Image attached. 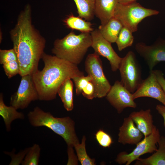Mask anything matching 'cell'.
<instances>
[{"mask_svg":"<svg viewBox=\"0 0 165 165\" xmlns=\"http://www.w3.org/2000/svg\"><path fill=\"white\" fill-rule=\"evenodd\" d=\"M72 79L75 85L76 94L79 95L82 94L83 89L92 80V78L88 75L86 76L83 75L75 76Z\"/></svg>","mask_w":165,"mask_h":165,"instance_id":"4316f807","label":"cell"},{"mask_svg":"<svg viewBox=\"0 0 165 165\" xmlns=\"http://www.w3.org/2000/svg\"><path fill=\"white\" fill-rule=\"evenodd\" d=\"M86 137L82 136L81 143L74 146L78 160L82 165H95V160L91 158L87 153L86 148Z\"/></svg>","mask_w":165,"mask_h":165,"instance_id":"603a6c76","label":"cell"},{"mask_svg":"<svg viewBox=\"0 0 165 165\" xmlns=\"http://www.w3.org/2000/svg\"><path fill=\"white\" fill-rule=\"evenodd\" d=\"M2 65L5 74L8 78L19 74L20 67L18 60L8 62Z\"/></svg>","mask_w":165,"mask_h":165,"instance_id":"484cf974","label":"cell"},{"mask_svg":"<svg viewBox=\"0 0 165 165\" xmlns=\"http://www.w3.org/2000/svg\"><path fill=\"white\" fill-rule=\"evenodd\" d=\"M144 135L135 125L131 117L125 118L119 129L118 141L123 145H136L142 139Z\"/></svg>","mask_w":165,"mask_h":165,"instance_id":"5bb4252c","label":"cell"},{"mask_svg":"<svg viewBox=\"0 0 165 165\" xmlns=\"http://www.w3.org/2000/svg\"><path fill=\"white\" fill-rule=\"evenodd\" d=\"M18 60L16 54L14 49L0 50V64H4L12 61Z\"/></svg>","mask_w":165,"mask_h":165,"instance_id":"f1b7e54d","label":"cell"},{"mask_svg":"<svg viewBox=\"0 0 165 165\" xmlns=\"http://www.w3.org/2000/svg\"><path fill=\"white\" fill-rule=\"evenodd\" d=\"M63 21L67 28L81 32L90 33L94 30L90 22L83 20L79 16H75L72 14L68 15Z\"/></svg>","mask_w":165,"mask_h":165,"instance_id":"44dd1931","label":"cell"},{"mask_svg":"<svg viewBox=\"0 0 165 165\" xmlns=\"http://www.w3.org/2000/svg\"><path fill=\"white\" fill-rule=\"evenodd\" d=\"M82 94L84 97L89 100H92L95 98V87L92 80L89 82L83 89Z\"/></svg>","mask_w":165,"mask_h":165,"instance_id":"4dcf8cb0","label":"cell"},{"mask_svg":"<svg viewBox=\"0 0 165 165\" xmlns=\"http://www.w3.org/2000/svg\"><path fill=\"white\" fill-rule=\"evenodd\" d=\"M95 137L99 145L104 148L109 147L113 142L110 136L102 129L96 132Z\"/></svg>","mask_w":165,"mask_h":165,"instance_id":"83f0119b","label":"cell"},{"mask_svg":"<svg viewBox=\"0 0 165 165\" xmlns=\"http://www.w3.org/2000/svg\"><path fill=\"white\" fill-rule=\"evenodd\" d=\"M153 71L165 94V78L163 73L159 70H153Z\"/></svg>","mask_w":165,"mask_h":165,"instance_id":"d6a6232c","label":"cell"},{"mask_svg":"<svg viewBox=\"0 0 165 165\" xmlns=\"http://www.w3.org/2000/svg\"><path fill=\"white\" fill-rule=\"evenodd\" d=\"M132 33L126 27H123L116 42L119 51L132 45L134 41Z\"/></svg>","mask_w":165,"mask_h":165,"instance_id":"cb8c5ba5","label":"cell"},{"mask_svg":"<svg viewBox=\"0 0 165 165\" xmlns=\"http://www.w3.org/2000/svg\"><path fill=\"white\" fill-rule=\"evenodd\" d=\"M159 13L158 11L145 8L135 1L125 4L118 3L113 17L133 33L137 31L138 24L143 19Z\"/></svg>","mask_w":165,"mask_h":165,"instance_id":"5b68a950","label":"cell"},{"mask_svg":"<svg viewBox=\"0 0 165 165\" xmlns=\"http://www.w3.org/2000/svg\"><path fill=\"white\" fill-rule=\"evenodd\" d=\"M129 116L144 137L148 136L152 132L155 126L153 124L152 116L150 109L133 112Z\"/></svg>","mask_w":165,"mask_h":165,"instance_id":"9a60e30c","label":"cell"},{"mask_svg":"<svg viewBox=\"0 0 165 165\" xmlns=\"http://www.w3.org/2000/svg\"><path fill=\"white\" fill-rule=\"evenodd\" d=\"M85 68L94 85L95 98L106 97L112 86L104 74L99 56L95 52L88 54L85 61Z\"/></svg>","mask_w":165,"mask_h":165,"instance_id":"52a82bcc","label":"cell"},{"mask_svg":"<svg viewBox=\"0 0 165 165\" xmlns=\"http://www.w3.org/2000/svg\"><path fill=\"white\" fill-rule=\"evenodd\" d=\"M118 69L121 83L131 93H133L143 80L141 68L134 52L129 51L122 58Z\"/></svg>","mask_w":165,"mask_h":165,"instance_id":"8992f818","label":"cell"},{"mask_svg":"<svg viewBox=\"0 0 165 165\" xmlns=\"http://www.w3.org/2000/svg\"><path fill=\"white\" fill-rule=\"evenodd\" d=\"M156 108L158 113L163 117L165 127V106L163 105H157L156 106Z\"/></svg>","mask_w":165,"mask_h":165,"instance_id":"836d02e7","label":"cell"},{"mask_svg":"<svg viewBox=\"0 0 165 165\" xmlns=\"http://www.w3.org/2000/svg\"><path fill=\"white\" fill-rule=\"evenodd\" d=\"M29 149V148H26L16 154L13 151L11 152H5V153L9 155L11 158V160L9 165H19L20 163L21 164Z\"/></svg>","mask_w":165,"mask_h":165,"instance_id":"f546056e","label":"cell"},{"mask_svg":"<svg viewBox=\"0 0 165 165\" xmlns=\"http://www.w3.org/2000/svg\"><path fill=\"white\" fill-rule=\"evenodd\" d=\"M137 0H118L119 3L122 4L129 3L135 1Z\"/></svg>","mask_w":165,"mask_h":165,"instance_id":"e575fe53","label":"cell"},{"mask_svg":"<svg viewBox=\"0 0 165 165\" xmlns=\"http://www.w3.org/2000/svg\"><path fill=\"white\" fill-rule=\"evenodd\" d=\"M29 122L32 126H44L52 130L64 139L67 146L74 147L79 143L75 130V122L70 117H54L38 107H35L28 115Z\"/></svg>","mask_w":165,"mask_h":165,"instance_id":"3957f363","label":"cell"},{"mask_svg":"<svg viewBox=\"0 0 165 165\" xmlns=\"http://www.w3.org/2000/svg\"><path fill=\"white\" fill-rule=\"evenodd\" d=\"M41 59L44 64L43 69L41 71L38 69L31 75L40 100H54L59 88L65 80L84 75L77 65L55 55L44 53Z\"/></svg>","mask_w":165,"mask_h":165,"instance_id":"7a4b0ae2","label":"cell"},{"mask_svg":"<svg viewBox=\"0 0 165 165\" xmlns=\"http://www.w3.org/2000/svg\"><path fill=\"white\" fill-rule=\"evenodd\" d=\"M90 34L92 41L91 47L94 52L108 59L112 71H117L122 58L116 52L112 46L111 43L102 36L98 29L94 30Z\"/></svg>","mask_w":165,"mask_h":165,"instance_id":"7c38bea8","label":"cell"},{"mask_svg":"<svg viewBox=\"0 0 165 165\" xmlns=\"http://www.w3.org/2000/svg\"><path fill=\"white\" fill-rule=\"evenodd\" d=\"M134 100L146 97L155 99L165 106V94L158 82L153 70L141 82L136 91L133 93Z\"/></svg>","mask_w":165,"mask_h":165,"instance_id":"4fadbf2b","label":"cell"},{"mask_svg":"<svg viewBox=\"0 0 165 165\" xmlns=\"http://www.w3.org/2000/svg\"><path fill=\"white\" fill-rule=\"evenodd\" d=\"M159 130L155 126L152 132L144 137L137 145L136 147L129 153L122 152L119 153L115 160L119 164L129 165L141 155L147 153H152L157 149L156 145L160 137Z\"/></svg>","mask_w":165,"mask_h":165,"instance_id":"ba28073f","label":"cell"},{"mask_svg":"<svg viewBox=\"0 0 165 165\" xmlns=\"http://www.w3.org/2000/svg\"><path fill=\"white\" fill-rule=\"evenodd\" d=\"M135 49L146 63L149 72L159 63L165 61V40L159 39L150 45L139 42L136 44Z\"/></svg>","mask_w":165,"mask_h":165,"instance_id":"8fae6325","label":"cell"},{"mask_svg":"<svg viewBox=\"0 0 165 165\" xmlns=\"http://www.w3.org/2000/svg\"><path fill=\"white\" fill-rule=\"evenodd\" d=\"M123 27L120 22L113 17L105 25L99 26L98 29L102 36L112 43L116 42Z\"/></svg>","mask_w":165,"mask_h":165,"instance_id":"d6986e66","label":"cell"},{"mask_svg":"<svg viewBox=\"0 0 165 165\" xmlns=\"http://www.w3.org/2000/svg\"><path fill=\"white\" fill-rule=\"evenodd\" d=\"M75 2L79 16L90 21L94 15L95 0H73Z\"/></svg>","mask_w":165,"mask_h":165,"instance_id":"7402d4cb","label":"cell"},{"mask_svg":"<svg viewBox=\"0 0 165 165\" xmlns=\"http://www.w3.org/2000/svg\"><path fill=\"white\" fill-rule=\"evenodd\" d=\"M71 79L65 80L59 88L57 94L60 97L64 106L68 111L74 108L73 99V84Z\"/></svg>","mask_w":165,"mask_h":165,"instance_id":"ffe728a7","label":"cell"},{"mask_svg":"<svg viewBox=\"0 0 165 165\" xmlns=\"http://www.w3.org/2000/svg\"><path fill=\"white\" fill-rule=\"evenodd\" d=\"M73 147L68 146L67 152L68 160L67 165H78V160L74 151Z\"/></svg>","mask_w":165,"mask_h":165,"instance_id":"1f68e13d","label":"cell"},{"mask_svg":"<svg viewBox=\"0 0 165 165\" xmlns=\"http://www.w3.org/2000/svg\"><path fill=\"white\" fill-rule=\"evenodd\" d=\"M92 42L90 33L77 35L72 31L63 38L55 40L52 52L60 58L78 65L91 47Z\"/></svg>","mask_w":165,"mask_h":165,"instance_id":"277c9868","label":"cell"},{"mask_svg":"<svg viewBox=\"0 0 165 165\" xmlns=\"http://www.w3.org/2000/svg\"><path fill=\"white\" fill-rule=\"evenodd\" d=\"M107 100L115 108L118 113H121L127 108H135L137 106L133 93L122 84L116 80L106 96Z\"/></svg>","mask_w":165,"mask_h":165,"instance_id":"30bf717a","label":"cell"},{"mask_svg":"<svg viewBox=\"0 0 165 165\" xmlns=\"http://www.w3.org/2000/svg\"><path fill=\"white\" fill-rule=\"evenodd\" d=\"M0 115L2 118L6 130L9 131L11 130V125L12 122L17 119H24V114L18 112L13 106L6 105L4 102L3 97L2 93L0 94Z\"/></svg>","mask_w":165,"mask_h":165,"instance_id":"ac0fdd59","label":"cell"},{"mask_svg":"<svg viewBox=\"0 0 165 165\" xmlns=\"http://www.w3.org/2000/svg\"><path fill=\"white\" fill-rule=\"evenodd\" d=\"M21 81L17 91L11 95L10 105L17 110L26 108L32 101L39 100L37 90L31 75L21 76Z\"/></svg>","mask_w":165,"mask_h":165,"instance_id":"9c48e42d","label":"cell"},{"mask_svg":"<svg viewBox=\"0 0 165 165\" xmlns=\"http://www.w3.org/2000/svg\"><path fill=\"white\" fill-rule=\"evenodd\" d=\"M159 148L154 153L146 158H138L135 165H165V137L160 136Z\"/></svg>","mask_w":165,"mask_h":165,"instance_id":"e0dca14e","label":"cell"},{"mask_svg":"<svg viewBox=\"0 0 165 165\" xmlns=\"http://www.w3.org/2000/svg\"><path fill=\"white\" fill-rule=\"evenodd\" d=\"M41 148L38 144H35L29 149L21 164L22 165H38L39 162Z\"/></svg>","mask_w":165,"mask_h":165,"instance_id":"d4e9b609","label":"cell"},{"mask_svg":"<svg viewBox=\"0 0 165 165\" xmlns=\"http://www.w3.org/2000/svg\"><path fill=\"white\" fill-rule=\"evenodd\" d=\"M118 3V0H95L94 15L100 20L101 25H105L113 17Z\"/></svg>","mask_w":165,"mask_h":165,"instance_id":"2e32d148","label":"cell"},{"mask_svg":"<svg viewBox=\"0 0 165 165\" xmlns=\"http://www.w3.org/2000/svg\"><path fill=\"white\" fill-rule=\"evenodd\" d=\"M31 13V6L28 4L19 14L15 25L9 32L21 76L32 75L38 69L46 46L45 39L32 24Z\"/></svg>","mask_w":165,"mask_h":165,"instance_id":"6da1fadb","label":"cell"}]
</instances>
